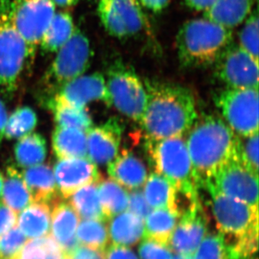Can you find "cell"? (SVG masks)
<instances>
[{"mask_svg":"<svg viewBox=\"0 0 259 259\" xmlns=\"http://www.w3.org/2000/svg\"><path fill=\"white\" fill-rule=\"evenodd\" d=\"M3 201L16 214H19L32 202L31 196L23 176L15 167L7 168V177L3 191Z\"/></svg>","mask_w":259,"mask_h":259,"instance_id":"28","label":"cell"},{"mask_svg":"<svg viewBox=\"0 0 259 259\" xmlns=\"http://www.w3.org/2000/svg\"><path fill=\"white\" fill-rule=\"evenodd\" d=\"M62 259H67V258H65V257H64V258H62Z\"/></svg>","mask_w":259,"mask_h":259,"instance_id":"51","label":"cell"},{"mask_svg":"<svg viewBox=\"0 0 259 259\" xmlns=\"http://www.w3.org/2000/svg\"><path fill=\"white\" fill-rule=\"evenodd\" d=\"M140 4L153 12H160L169 5V0H140Z\"/></svg>","mask_w":259,"mask_h":259,"instance_id":"46","label":"cell"},{"mask_svg":"<svg viewBox=\"0 0 259 259\" xmlns=\"http://www.w3.org/2000/svg\"><path fill=\"white\" fill-rule=\"evenodd\" d=\"M15 159L21 167L41 164L47 155V143L42 135L29 134L20 139L15 148Z\"/></svg>","mask_w":259,"mask_h":259,"instance_id":"31","label":"cell"},{"mask_svg":"<svg viewBox=\"0 0 259 259\" xmlns=\"http://www.w3.org/2000/svg\"><path fill=\"white\" fill-rule=\"evenodd\" d=\"M106 83L112 106L128 118L140 122L146 108L148 94L135 70L122 61H115L108 70Z\"/></svg>","mask_w":259,"mask_h":259,"instance_id":"9","label":"cell"},{"mask_svg":"<svg viewBox=\"0 0 259 259\" xmlns=\"http://www.w3.org/2000/svg\"><path fill=\"white\" fill-rule=\"evenodd\" d=\"M186 144L199 187L221 167L235 159L237 135L219 116L197 117L189 130Z\"/></svg>","mask_w":259,"mask_h":259,"instance_id":"2","label":"cell"},{"mask_svg":"<svg viewBox=\"0 0 259 259\" xmlns=\"http://www.w3.org/2000/svg\"><path fill=\"white\" fill-rule=\"evenodd\" d=\"M179 218L169 209H155L145 218L144 237L169 246V238Z\"/></svg>","mask_w":259,"mask_h":259,"instance_id":"29","label":"cell"},{"mask_svg":"<svg viewBox=\"0 0 259 259\" xmlns=\"http://www.w3.org/2000/svg\"><path fill=\"white\" fill-rule=\"evenodd\" d=\"M52 237L61 247L65 258H69L74 250L78 247L76 229L79 215L66 201L56 200L52 203Z\"/></svg>","mask_w":259,"mask_h":259,"instance_id":"18","label":"cell"},{"mask_svg":"<svg viewBox=\"0 0 259 259\" xmlns=\"http://www.w3.org/2000/svg\"><path fill=\"white\" fill-rule=\"evenodd\" d=\"M61 247L51 236L39 237L25 242L12 259H62Z\"/></svg>","mask_w":259,"mask_h":259,"instance_id":"34","label":"cell"},{"mask_svg":"<svg viewBox=\"0 0 259 259\" xmlns=\"http://www.w3.org/2000/svg\"><path fill=\"white\" fill-rule=\"evenodd\" d=\"M105 259H140L131 248L122 245H109L104 249Z\"/></svg>","mask_w":259,"mask_h":259,"instance_id":"42","label":"cell"},{"mask_svg":"<svg viewBox=\"0 0 259 259\" xmlns=\"http://www.w3.org/2000/svg\"><path fill=\"white\" fill-rule=\"evenodd\" d=\"M99 182H93L76 190L69 196V204L77 215L83 219L107 222L98 197Z\"/></svg>","mask_w":259,"mask_h":259,"instance_id":"26","label":"cell"},{"mask_svg":"<svg viewBox=\"0 0 259 259\" xmlns=\"http://www.w3.org/2000/svg\"><path fill=\"white\" fill-rule=\"evenodd\" d=\"M56 14L52 0H16L14 20L26 45V66L31 67L45 32Z\"/></svg>","mask_w":259,"mask_h":259,"instance_id":"10","label":"cell"},{"mask_svg":"<svg viewBox=\"0 0 259 259\" xmlns=\"http://www.w3.org/2000/svg\"><path fill=\"white\" fill-rule=\"evenodd\" d=\"M173 194V185L164 176L154 172L144 183V195L150 207L169 209Z\"/></svg>","mask_w":259,"mask_h":259,"instance_id":"32","label":"cell"},{"mask_svg":"<svg viewBox=\"0 0 259 259\" xmlns=\"http://www.w3.org/2000/svg\"><path fill=\"white\" fill-rule=\"evenodd\" d=\"M235 159L253 173H258V132L249 136L237 135Z\"/></svg>","mask_w":259,"mask_h":259,"instance_id":"36","label":"cell"},{"mask_svg":"<svg viewBox=\"0 0 259 259\" xmlns=\"http://www.w3.org/2000/svg\"><path fill=\"white\" fill-rule=\"evenodd\" d=\"M3 184H4V176L2 174L0 173V197L2 194Z\"/></svg>","mask_w":259,"mask_h":259,"instance_id":"50","label":"cell"},{"mask_svg":"<svg viewBox=\"0 0 259 259\" xmlns=\"http://www.w3.org/2000/svg\"><path fill=\"white\" fill-rule=\"evenodd\" d=\"M98 13L106 31L118 39L135 35L147 26L138 0H98Z\"/></svg>","mask_w":259,"mask_h":259,"instance_id":"12","label":"cell"},{"mask_svg":"<svg viewBox=\"0 0 259 259\" xmlns=\"http://www.w3.org/2000/svg\"><path fill=\"white\" fill-rule=\"evenodd\" d=\"M38 83L39 95L49 100L64 85L82 76L90 67L93 52L89 39L78 28L61 49Z\"/></svg>","mask_w":259,"mask_h":259,"instance_id":"4","label":"cell"},{"mask_svg":"<svg viewBox=\"0 0 259 259\" xmlns=\"http://www.w3.org/2000/svg\"><path fill=\"white\" fill-rule=\"evenodd\" d=\"M145 149L155 172L164 176L173 186H198L183 136L159 140H146Z\"/></svg>","mask_w":259,"mask_h":259,"instance_id":"7","label":"cell"},{"mask_svg":"<svg viewBox=\"0 0 259 259\" xmlns=\"http://www.w3.org/2000/svg\"><path fill=\"white\" fill-rule=\"evenodd\" d=\"M232 41V29L205 18L188 20L176 36L179 61L184 68H207Z\"/></svg>","mask_w":259,"mask_h":259,"instance_id":"3","label":"cell"},{"mask_svg":"<svg viewBox=\"0 0 259 259\" xmlns=\"http://www.w3.org/2000/svg\"><path fill=\"white\" fill-rule=\"evenodd\" d=\"M17 218V214L12 209L0 203V237L15 227Z\"/></svg>","mask_w":259,"mask_h":259,"instance_id":"43","label":"cell"},{"mask_svg":"<svg viewBox=\"0 0 259 259\" xmlns=\"http://www.w3.org/2000/svg\"><path fill=\"white\" fill-rule=\"evenodd\" d=\"M110 220L108 233L113 244L131 247L144 239V220L130 210L122 211Z\"/></svg>","mask_w":259,"mask_h":259,"instance_id":"22","label":"cell"},{"mask_svg":"<svg viewBox=\"0 0 259 259\" xmlns=\"http://www.w3.org/2000/svg\"><path fill=\"white\" fill-rule=\"evenodd\" d=\"M47 106L59 127H76L86 132L93 127V119L86 108H75L55 99L47 101Z\"/></svg>","mask_w":259,"mask_h":259,"instance_id":"30","label":"cell"},{"mask_svg":"<svg viewBox=\"0 0 259 259\" xmlns=\"http://www.w3.org/2000/svg\"><path fill=\"white\" fill-rule=\"evenodd\" d=\"M144 83L148 101L140 124L145 139L184 136L198 117L193 93L186 87L171 82L144 81Z\"/></svg>","mask_w":259,"mask_h":259,"instance_id":"1","label":"cell"},{"mask_svg":"<svg viewBox=\"0 0 259 259\" xmlns=\"http://www.w3.org/2000/svg\"><path fill=\"white\" fill-rule=\"evenodd\" d=\"M123 125L117 117L87 131L88 158L94 164H109L118 155Z\"/></svg>","mask_w":259,"mask_h":259,"instance_id":"15","label":"cell"},{"mask_svg":"<svg viewBox=\"0 0 259 259\" xmlns=\"http://www.w3.org/2000/svg\"><path fill=\"white\" fill-rule=\"evenodd\" d=\"M23 173V179L32 201L49 205L58 199L59 191L54 172L49 165H34L25 169Z\"/></svg>","mask_w":259,"mask_h":259,"instance_id":"20","label":"cell"},{"mask_svg":"<svg viewBox=\"0 0 259 259\" xmlns=\"http://www.w3.org/2000/svg\"><path fill=\"white\" fill-rule=\"evenodd\" d=\"M140 259H172V250L168 245L144 237L139 247Z\"/></svg>","mask_w":259,"mask_h":259,"instance_id":"40","label":"cell"},{"mask_svg":"<svg viewBox=\"0 0 259 259\" xmlns=\"http://www.w3.org/2000/svg\"><path fill=\"white\" fill-rule=\"evenodd\" d=\"M79 243L96 249L104 250L109 242L108 228L104 221L84 219L76 229Z\"/></svg>","mask_w":259,"mask_h":259,"instance_id":"33","label":"cell"},{"mask_svg":"<svg viewBox=\"0 0 259 259\" xmlns=\"http://www.w3.org/2000/svg\"><path fill=\"white\" fill-rule=\"evenodd\" d=\"M50 99H55L77 108H86L88 103L94 101H101L108 106H112L105 78L99 72L82 75L74 79L64 85Z\"/></svg>","mask_w":259,"mask_h":259,"instance_id":"14","label":"cell"},{"mask_svg":"<svg viewBox=\"0 0 259 259\" xmlns=\"http://www.w3.org/2000/svg\"><path fill=\"white\" fill-rule=\"evenodd\" d=\"M201 187L210 196L213 217L226 242L258 232V208L226 196L208 181Z\"/></svg>","mask_w":259,"mask_h":259,"instance_id":"6","label":"cell"},{"mask_svg":"<svg viewBox=\"0 0 259 259\" xmlns=\"http://www.w3.org/2000/svg\"><path fill=\"white\" fill-rule=\"evenodd\" d=\"M98 197L106 220L125 211L128 205V194L113 179L101 180L98 186Z\"/></svg>","mask_w":259,"mask_h":259,"instance_id":"27","label":"cell"},{"mask_svg":"<svg viewBox=\"0 0 259 259\" xmlns=\"http://www.w3.org/2000/svg\"><path fill=\"white\" fill-rule=\"evenodd\" d=\"M207 181L226 196L257 208L258 176L237 159L221 167Z\"/></svg>","mask_w":259,"mask_h":259,"instance_id":"13","label":"cell"},{"mask_svg":"<svg viewBox=\"0 0 259 259\" xmlns=\"http://www.w3.org/2000/svg\"><path fill=\"white\" fill-rule=\"evenodd\" d=\"M215 77L229 88H258V61L232 41L213 65Z\"/></svg>","mask_w":259,"mask_h":259,"instance_id":"11","label":"cell"},{"mask_svg":"<svg viewBox=\"0 0 259 259\" xmlns=\"http://www.w3.org/2000/svg\"><path fill=\"white\" fill-rule=\"evenodd\" d=\"M15 1L0 0V91L9 95L17 90L27 57L14 20Z\"/></svg>","mask_w":259,"mask_h":259,"instance_id":"5","label":"cell"},{"mask_svg":"<svg viewBox=\"0 0 259 259\" xmlns=\"http://www.w3.org/2000/svg\"><path fill=\"white\" fill-rule=\"evenodd\" d=\"M7 111L5 104L0 99V144L2 142L3 138L5 135V125L7 122Z\"/></svg>","mask_w":259,"mask_h":259,"instance_id":"47","label":"cell"},{"mask_svg":"<svg viewBox=\"0 0 259 259\" xmlns=\"http://www.w3.org/2000/svg\"><path fill=\"white\" fill-rule=\"evenodd\" d=\"M75 28L73 18L69 13L56 12L39 43L41 52L46 54L56 53L68 41Z\"/></svg>","mask_w":259,"mask_h":259,"instance_id":"25","label":"cell"},{"mask_svg":"<svg viewBox=\"0 0 259 259\" xmlns=\"http://www.w3.org/2000/svg\"><path fill=\"white\" fill-rule=\"evenodd\" d=\"M257 0H217L204 11V18L223 27H237L244 22Z\"/></svg>","mask_w":259,"mask_h":259,"instance_id":"21","label":"cell"},{"mask_svg":"<svg viewBox=\"0 0 259 259\" xmlns=\"http://www.w3.org/2000/svg\"><path fill=\"white\" fill-rule=\"evenodd\" d=\"M213 101L236 135L258 132V88H223L214 93Z\"/></svg>","mask_w":259,"mask_h":259,"instance_id":"8","label":"cell"},{"mask_svg":"<svg viewBox=\"0 0 259 259\" xmlns=\"http://www.w3.org/2000/svg\"><path fill=\"white\" fill-rule=\"evenodd\" d=\"M26 242V237L18 227H13L0 237V258L12 259Z\"/></svg>","mask_w":259,"mask_h":259,"instance_id":"39","label":"cell"},{"mask_svg":"<svg viewBox=\"0 0 259 259\" xmlns=\"http://www.w3.org/2000/svg\"><path fill=\"white\" fill-rule=\"evenodd\" d=\"M194 259H232L223 234H206L193 256Z\"/></svg>","mask_w":259,"mask_h":259,"instance_id":"37","label":"cell"},{"mask_svg":"<svg viewBox=\"0 0 259 259\" xmlns=\"http://www.w3.org/2000/svg\"><path fill=\"white\" fill-rule=\"evenodd\" d=\"M52 146L58 159L84 158L88 154L87 132L57 126L52 135Z\"/></svg>","mask_w":259,"mask_h":259,"instance_id":"23","label":"cell"},{"mask_svg":"<svg viewBox=\"0 0 259 259\" xmlns=\"http://www.w3.org/2000/svg\"><path fill=\"white\" fill-rule=\"evenodd\" d=\"M54 176L64 198H68L82 186L102 180L97 165L85 157L59 159L55 164Z\"/></svg>","mask_w":259,"mask_h":259,"instance_id":"16","label":"cell"},{"mask_svg":"<svg viewBox=\"0 0 259 259\" xmlns=\"http://www.w3.org/2000/svg\"><path fill=\"white\" fill-rule=\"evenodd\" d=\"M240 31L239 46L258 61V11L257 7L252 10Z\"/></svg>","mask_w":259,"mask_h":259,"instance_id":"38","label":"cell"},{"mask_svg":"<svg viewBox=\"0 0 259 259\" xmlns=\"http://www.w3.org/2000/svg\"><path fill=\"white\" fill-rule=\"evenodd\" d=\"M184 4L191 10L196 11H205L210 9L217 0H182Z\"/></svg>","mask_w":259,"mask_h":259,"instance_id":"45","label":"cell"},{"mask_svg":"<svg viewBox=\"0 0 259 259\" xmlns=\"http://www.w3.org/2000/svg\"><path fill=\"white\" fill-rule=\"evenodd\" d=\"M68 259H105L104 250L96 249L79 244Z\"/></svg>","mask_w":259,"mask_h":259,"instance_id":"44","label":"cell"},{"mask_svg":"<svg viewBox=\"0 0 259 259\" xmlns=\"http://www.w3.org/2000/svg\"><path fill=\"white\" fill-rule=\"evenodd\" d=\"M108 172L111 179L130 191L142 187L148 178V170L143 159L128 149H123L108 164Z\"/></svg>","mask_w":259,"mask_h":259,"instance_id":"19","label":"cell"},{"mask_svg":"<svg viewBox=\"0 0 259 259\" xmlns=\"http://www.w3.org/2000/svg\"><path fill=\"white\" fill-rule=\"evenodd\" d=\"M172 259H194L193 256H185V255L177 254Z\"/></svg>","mask_w":259,"mask_h":259,"instance_id":"49","label":"cell"},{"mask_svg":"<svg viewBox=\"0 0 259 259\" xmlns=\"http://www.w3.org/2000/svg\"><path fill=\"white\" fill-rule=\"evenodd\" d=\"M56 6L63 9H67V8L74 7L78 4L79 0H52Z\"/></svg>","mask_w":259,"mask_h":259,"instance_id":"48","label":"cell"},{"mask_svg":"<svg viewBox=\"0 0 259 259\" xmlns=\"http://www.w3.org/2000/svg\"><path fill=\"white\" fill-rule=\"evenodd\" d=\"M208 219L203 206L180 218L172 232L169 247L177 254L194 256L207 234Z\"/></svg>","mask_w":259,"mask_h":259,"instance_id":"17","label":"cell"},{"mask_svg":"<svg viewBox=\"0 0 259 259\" xmlns=\"http://www.w3.org/2000/svg\"><path fill=\"white\" fill-rule=\"evenodd\" d=\"M51 209L48 204L34 202L21 210L17 218L18 228L26 238L46 237L51 228Z\"/></svg>","mask_w":259,"mask_h":259,"instance_id":"24","label":"cell"},{"mask_svg":"<svg viewBox=\"0 0 259 259\" xmlns=\"http://www.w3.org/2000/svg\"><path fill=\"white\" fill-rule=\"evenodd\" d=\"M37 124V116L29 107L16 109L7 119L5 134L8 139H18L29 135Z\"/></svg>","mask_w":259,"mask_h":259,"instance_id":"35","label":"cell"},{"mask_svg":"<svg viewBox=\"0 0 259 259\" xmlns=\"http://www.w3.org/2000/svg\"><path fill=\"white\" fill-rule=\"evenodd\" d=\"M127 209L130 212L134 213L135 215L144 221L152 211V208L147 202L143 191H138V190L133 191L128 195Z\"/></svg>","mask_w":259,"mask_h":259,"instance_id":"41","label":"cell"},{"mask_svg":"<svg viewBox=\"0 0 259 259\" xmlns=\"http://www.w3.org/2000/svg\"><path fill=\"white\" fill-rule=\"evenodd\" d=\"M0 259H3V258H0Z\"/></svg>","mask_w":259,"mask_h":259,"instance_id":"52","label":"cell"}]
</instances>
